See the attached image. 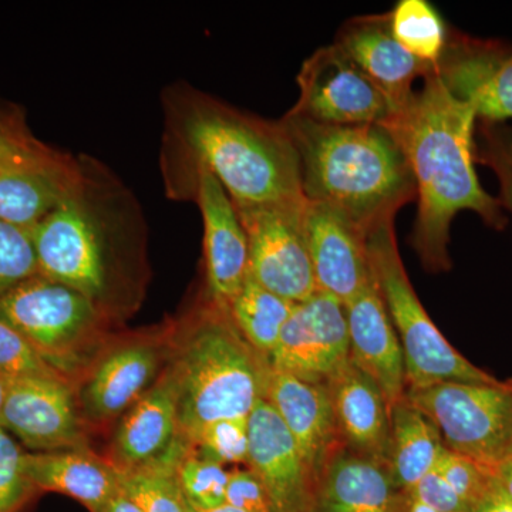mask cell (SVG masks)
I'll list each match as a JSON object with an SVG mask.
<instances>
[{"instance_id": "ffe728a7", "label": "cell", "mask_w": 512, "mask_h": 512, "mask_svg": "<svg viewBox=\"0 0 512 512\" xmlns=\"http://www.w3.org/2000/svg\"><path fill=\"white\" fill-rule=\"evenodd\" d=\"M181 440L178 390L170 367L121 417L110 460L121 471L154 463Z\"/></svg>"}, {"instance_id": "5bb4252c", "label": "cell", "mask_w": 512, "mask_h": 512, "mask_svg": "<svg viewBox=\"0 0 512 512\" xmlns=\"http://www.w3.org/2000/svg\"><path fill=\"white\" fill-rule=\"evenodd\" d=\"M191 201L204 225L205 295L228 311L249 276L247 232L234 201L208 171H198Z\"/></svg>"}, {"instance_id": "30bf717a", "label": "cell", "mask_w": 512, "mask_h": 512, "mask_svg": "<svg viewBox=\"0 0 512 512\" xmlns=\"http://www.w3.org/2000/svg\"><path fill=\"white\" fill-rule=\"evenodd\" d=\"M296 80L299 100L289 111L316 123L367 126L392 116L379 87L335 43L308 57Z\"/></svg>"}, {"instance_id": "4fadbf2b", "label": "cell", "mask_w": 512, "mask_h": 512, "mask_svg": "<svg viewBox=\"0 0 512 512\" xmlns=\"http://www.w3.org/2000/svg\"><path fill=\"white\" fill-rule=\"evenodd\" d=\"M448 92L476 113L478 121H512V45L450 29L436 66Z\"/></svg>"}, {"instance_id": "ba28073f", "label": "cell", "mask_w": 512, "mask_h": 512, "mask_svg": "<svg viewBox=\"0 0 512 512\" xmlns=\"http://www.w3.org/2000/svg\"><path fill=\"white\" fill-rule=\"evenodd\" d=\"M406 397L436 424L448 450L495 474L512 460V380L441 383Z\"/></svg>"}, {"instance_id": "836d02e7", "label": "cell", "mask_w": 512, "mask_h": 512, "mask_svg": "<svg viewBox=\"0 0 512 512\" xmlns=\"http://www.w3.org/2000/svg\"><path fill=\"white\" fill-rule=\"evenodd\" d=\"M36 493L26 471V451L0 426V512H19Z\"/></svg>"}, {"instance_id": "d6a6232c", "label": "cell", "mask_w": 512, "mask_h": 512, "mask_svg": "<svg viewBox=\"0 0 512 512\" xmlns=\"http://www.w3.org/2000/svg\"><path fill=\"white\" fill-rule=\"evenodd\" d=\"M37 274L32 231L0 221V299Z\"/></svg>"}, {"instance_id": "f1b7e54d", "label": "cell", "mask_w": 512, "mask_h": 512, "mask_svg": "<svg viewBox=\"0 0 512 512\" xmlns=\"http://www.w3.org/2000/svg\"><path fill=\"white\" fill-rule=\"evenodd\" d=\"M389 15L394 39L421 62L437 66L446 50V22L426 0H400Z\"/></svg>"}, {"instance_id": "cb8c5ba5", "label": "cell", "mask_w": 512, "mask_h": 512, "mask_svg": "<svg viewBox=\"0 0 512 512\" xmlns=\"http://www.w3.org/2000/svg\"><path fill=\"white\" fill-rule=\"evenodd\" d=\"M406 498L389 466L343 448L319 478L312 512H406Z\"/></svg>"}, {"instance_id": "7c38bea8", "label": "cell", "mask_w": 512, "mask_h": 512, "mask_svg": "<svg viewBox=\"0 0 512 512\" xmlns=\"http://www.w3.org/2000/svg\"><path fill=\"white\" fill-rule=\"evenodd\" d=\"M0 426L33 453L87 447L72 382L66 377L6 383Z\"/></svg>"}, {"instance_id": "603a6c76", "label": "cell", "mask_w": 512, "mask_h": 512, "mask_svg": "<svg viewBox=\"0 0 512 512\" xmlns=\"http://www.w3.org/2000/svg\"><path fill=\"white\" fill-rule=\"evenodd\" d=\"M26 471L39 491L79 501L90 512H101L123 493L120 468L89 447L26 453Z\"/></svg>"}, {"instance_id": "5b68a950", "label": "cell", "mask_w": 512, "mask_h": 512, "mask_svg": "<svg viewBox=\"0 0 512 512\" xmlns=\"http://www.w3.org/2000/svg\"><path fill=\"white\" fill-rule=\"evenodd\" d=\"M174 348L168 367L177 383L180 436L190 446L208 424L248 419L264 399L269 360L207 295L181 323Z\"/></svg>"}, {"instance_id": "f546056e", "label": "cell", "mask_w": 512, "mask_h": 512, "mask_svg": "<svg viewBox=\"0 0 512 512\" xmlns=\"http://www.w3.org/2000/svg\"><path fill=\"white\" fill-rule=\"evenodd\" d=\"M231 471L225 466L201 456L191 448L180 466L178 480L192 511H212L227 504V488Z\"/></svg>"}, {"instance_id": "8fae6325", "label": "cell", "mask_w": 512, "mask_h": 512, "mask_svg": "<svg viewBox=\"0 0 512 512\" xmlns=\"http://www.w3.org/2000/svg\"><path fill=\"white\" fill-rule=\"evenodd\" d=\"M349 360L345 305L318 291L296 303L269 356V365L306 382L326 383Z\"/></svg>"}, {"instance_id": "6da1fadb", "label": "cell", "mask_w": 512, "mask_h": 512, "mask_svg": "<svg viewBox=\"0 0 512 512\" xmlns=\"http://www.w3.org/2000/svg\"><path fill=\"white\" fill-rule=\"evenodd\" d=\"M161 107L160 171L171 200L191 201L200 170L237 207L306 200L298 153L281 120L261 119L185 82L165 87Z\"/></svg>"}, {"instance_id": "277c9868", "label": "cell", "mask_w": 512, "mask_h": 512, "mask_svg": "<svg viewBox=\"0 0 512 512\" xmlns=\"http://www.w3.org/2000/svg\"><path fill=\"white\" fill-rule=\"evenodd\" d=\"M281 123L298 153L306 201L328 205L369 234L416 200L406 157L382 124L329 126L291 111Z\"/></svg>"}, {"instance_id": "8992f818", "label": "cell", "mask_w": 512, "mask_h": 512, "mask_svg": "<svg viewBox=\"0 0 512 512\" xmlns=\"http://www.w3.org/2000/svg\"><path fill=\"white\" fill-rule=\"evenodd\" d=\"M394 220L367 234L370 268L404 353L407 390L441 383H493L495 377L461 355L437 329L423 308L397 247Z\"/></svg>"}, {"instance_id": "4316f807", "label": "cell", "mask_w": 512, "mask_h": 512, "mask_svg": "<svg viewBox=\"0 0 512 512\" xmlns=\"http://www.w3.org/2000/svg\"><path fill=\"white\" fill-rule=\"evenodd\" d=\"M295 305L248 276L228 313L249 345L269 360Z\"/></svg>"}, {"instance_id": "d6986e66", "label": "cell", "mask_w": 512, "mask_h": 512, "mask_svg": "<svg viewBox=\"0 0 512 512\" xmlns=\"http://www.w3.org/2000/svg\"><path fill=\"white\" fill-rule=\"evenodd\" d=\"M335 45L379 87L394 111L414 93V83L436 67L421 62L396 39L389 15L360 16L340 28Z\"/></svg>"}, {"instance_id": "44dd1931", "label": "cell", "mask_w": 512, "mask_h": 512, "mask_svg": "<svg viewBox=\"0 0 512 512\" xmlns=\"http://www.w3.org/2000/svg\"><path fill=\"white\" fill-rule=\"evenodd\" d=\"M326 386L345 450L389 466L392 420L379 387L350 360Z\"/></svg>"}, {"instance_id": "9c48e42d", "label": "cell", "mask_w": 512, "mask_h": 512, "mask_svg": "<svg viewBox=\"0 0 512 512\" xmlns=\"http://www.w3.org/2000/svg\"><path fill=\"white\" fill-rule=\"evenodd\" d=\"M306 200L237 207L247 232L249 276L299 303L318 292L305 232Z\"/></svg>"}, {"instance_id": "1f68e13d", "label": "cell", "mask_w": 512, "mask_h": 512, "mask_svg": "<svg viewBox=\"0 0 512 512\" xmlns=\"http://www.w3.org/2000/svg\"><path fill=\"white\" fill-rule=\"evenodd\" d=\"M476 163L493 170L500 184L501 207L512 214V124L478 121Z\"/></svg>"}, {"instance_id": "9a60e30c", "label": "cell", "mask_w": 512, "mask_h": 512, "mask_svg": "<svg viewBox=\"0 0 512 512\" xmlns=\"http://www.w3.org/2000/svg\"><path fill=\"white\" fill-rule=\"evenodd\" d=\"M248 468L272 512H312L316 483L284 421L265 399L248 417Z\"/></svg>"}, {"instance_id": "3957f363", "label": "cell", "mask_w": 512, "mask_h": 512, "mask_svg": "<svg viewBox=\"0 0 512 512\" xmlns=\"http://www.w3.org/2000/svg\"><path fill=\"white\" fill-rule=\"evenodd\" d=\"M76 180L32 231L39 275L83 293L109 318L127 289L126 269L147 238L136 194L96 157L77 154Z\"/></svg>"}, {"instance_id": "4dcf8cb0", "label": "cell", "mask_w": 512, "mask_h": 512, "mask_svg": "<svg viewBox=\"0 0 512 512\" xmlns=\"http://www.w3.org/2000/svg\"><path fill=\"white\" fill-rule=\"evenodd\" d=\"M60 153L62 151L33 134L22 107L15 104L0 106V164L37 163Z\"/></svg>"}, {"instance_id": "52a82bcc", "label": "cell", "mask_w": 512, "mask_h": 512, "mask_svg": "<svg viewBox=\"0 0 512 512\" xmlns=\"http://www.w3.org/2000/svg\"><path fill=\"white\" fill-rule=\"evenodd\" d=\"M0 319L72 382L110 318L83 293L37 274L0 299Z\"/></svg>"}, {"instance_id": "7bdbcfd3", "label": "cell", "mask_w": 512, "mask_h": 512, "mask_svg": "<svg viewBox=\"0 0 512 512\" xmlns=\"http://www.w3.org/2000/svg\"><path fill=\"white\" fill-rule=\"evenodd\" d=\"M406 512H436V511L431 510V508L426 507V505L421 504L420 501H417L416 498H413L412 495L407 494Z\"/></svg>"}, {"instance_id": "e0dca14e", "label": "cell", "mask_w": 512, "mask_h": 512, "mask_svg": "<svg viewBox=\"0 0 512 512\" xmlns=\"http://www.w3.org/2000/svg\"><path fill=\"white\" fill-rule=\"evenodd\" d=\"M305 232L318 291L348 305L373 279L367 234L328 205L309 201Z\"/></svg>"}, {"instance_id": "83f0119b", "label": "cell", "mask_w": 512, "mask_h": 512, "mask_svg": "<svg viewBox=\"0 0 512 512\" xmlns=\"http://www.w3.org/2000/svg\"><path fill=\"white\" fill-rule=\"evenodd\" d=\"M191 448L181 439L160 460L131 470H120L124 494L141 512H190L178 480V466Z\"/></svg>"}, {"instance_id": "74e56055", "label": "cell", "mask_w": 512, "mask_h": 512, "mask_svg": "<svg viewBox=\"0 0 512 512\" xmlns=\"http://www.w3.org/2000/svg\"><path fill=\"white\" fill-rule=\"evenodd\" d=\"M227 504L244 512H272L264 488L249 468L231 471Z\"/></svg>"}, {"instance_id": "60d3db41", "label": "cell", "mask_w": 512, "mask_h": 512, "mask_svg": "<svg viewBox=\"0 0 512 512\" xmlns=\"http://www.w3.org/2000/svg\"><path fill=\"white\" fill-rule=\"evenodd\" d=\"M101 512H141L140 508L137 507L126 494L121 493L114 498L113 501Z\"/></svg>"}, {"instance_id": "d590c367", "label": "cell", "mask_w": 512, "mask_h": 512, "mask_svg": "<svg viewBox=\"0 0 512 512\" xmlns=\"http://www.w3.org/2000/svg\"><path fill=\"white\" fill-rule=\"evenodd\" d=\"M434 470L473 512L497 481L494 471L446 447Z\"/></svg>"}, {"instance_id": "2e32d148", "label": "cell", "mask_w": 512, "mask_h": 512, "mask_svg": "<svg viewBox=\"0 0 512 512\" xmlns=\"http://www.w3.org/2000/svg\"><path fill=\"white\" fill-rule=\"evenodd\" d=\"M264 399L284 421L318 487L323 471L345 448L328 386L306 382L269 365Z\"/></svg>"}, {"instance_id": "ac0fdd59", "label": "cell", "mask_w": 512, "mask_h": 512, "mask_svg": "<svg viewBox=\"0 0 512 512\" xmlns=\"http://www.w3.org/2000/svg\"><path fill=\"white\" fill-rule=\"evenodd\" d=\"M350 362L375 382L392 410L407 392L402 343L387 313L375 278L345 305Z\"/></svg>"}, {"instance_id": "7402d4cb", "label": "cell", "mask_w": 512, "mask_h": 512, "mask_svg": "<svg viewBox=\"0 0 512 512\" xmlns=\"http://www.w3.org/2000/svg\"><path fill=\"white\" fill-rule=\"evenodd\" d=\"M147 340L123 343L93 367L80 404L87 420L104 423L121 416L143 397L157 377L160 350Z\"/></svg>"}, {"instance_id": "f6af8a7d", "label": "cell", "mask_w": 512, "mask_h": 512, "mask_svg": "<svg viewBox=\"0 0 512 512\" xmlns=\"http://www.w3.org/2000/svg\"><path fill=\"white\" fill-rule=\"evenodd\" d=\"M6 396V382L0 377V410H2L3 402Z\"/></svg>"}, {"instance_id": "f35d334b", "label": "cell", "mask_w": 512, "mask_h": 512, "mask_svg": "<svg viewBox=\"0 0 512 512\" xmlns=\"http://www.w3.org/2000/svg\"><path fill=\"white\" fill-rule=\"evenodd\" d=\"M410 495L436 512H473L436 470L427 474Z\"/></svg>"}, {"instance_id": "484cf974", "label": "cell", "mask_w": 512, "mask_h": 512, "mask_svg": "<svg viewBox=\"0 0 512 512\" xmlns=\"http://www.w3.org/2000/svg\"><path fill=\"white\" fill-rule=\"evenodd\" d=\"M390 420V474L403 494H412L416 485L436 467L444 450L443 437L436 424L406 396L394 404Z\"/></svg>"}, {"instance_id": "8d00e7d4", "label": "cell", "mask_w": 512, "mask_h": 512, "mask_svg": "<svg viewBox=\"0 0 512 512\" xmlns=\"http://www.w3.org/2000/svg\"><path fill=\"white\" fill-rule=\"evenodd\" d=\"M0 377L8 383L30 377L64 376L53 369L18 330L0 319Z\"/></svg>"}, {"instance_id": "ee69618b", "label": "cell", "mask_w": 512, "mask_h": 512, "mask_svg": "<svg viewBox=\"0 0 512 512\" xmlns=\"http://www.w3.org/2000/svg\"><path fill=\"white\" fill-rule=\"evenodd\" d=\"M190 512H244V511L238 510V508H234V507H231V505L225 504V505H222V507L215 508V510H212V511H192V510H190Z\"/></svg>"}, {"instance_id": "e575fe53", "label": "cell", "mask_w": 512, "mask_h": 512, "mask_svg": "<svg viewBox=\"0 0 512 512\" xmlns=\"http://www.w3.org/2000/svg\"><path fill=\"white\" fill-rule=\"evenodd\" d=\"M201 456L228 466L247 464L249 454L248 419H224L208 424L191 444Z\"/></svg>"}, {"instance_id": "b9f144b4", "label": "cell", "mask_w": 512, "mask_h": 512, "mask_svg": "<svg viewBox=\"0 0 512 512\" xmlns=\"http://www.w3.org/2000/svg\"><path fill=\"white\" fill-rule=\"evenodd\" d=\"M495 476H497L498 483H500L505 494H507L512 501V460L505 463L503 467L498 468Z\"/></svg>"}, {"instance_id": "ab89813d", "label": "cell", "mask_w": 512, "mask_h": 512, "mask_svg": "<svg viewBox=\"0 0 512 512\" xmlns=\"http://www.w3.org/2000/svg\"><path fill=\"white\" fill-rule=\"evenodd\" d=\"M474 512H512L511 498L505 494L498 480L495 481L491 490L485 494Z\"/></svg>"}, {"instance_id": "d4e9b609", "label": "cell", "mask_w": 512, "mask_h": 512, "mask_svg": "<svg viewBox=\"0 0 512 512\" xmlns=\"http://www.w3.org/2000/svg\"><path fill=\"white\" fill-rule=\"evenodd\" d=\"M77 158L60 153L37 163L0 164V221L32 229L66 197Z\"/></svg>"}, {"instance_id": "7a4b0ae2", "label": "cell", "mask_w": 512, "mask_h": 512, "mask_svg": "<svg viewBox=\"0 0 512 512\" xmlns=\"http://www.w3.org/2000/svg\"><path fill=\"white\" fill-rule=\"evenodd\" d=\"M477 116L441 82L436 69L409 101L383 121L403 151L417 190L412 245L430 272L448 271L450 227L473 211L487 227L507 228V212L488 194L476 171Z\"/></svg>"}]
</instances>
